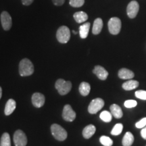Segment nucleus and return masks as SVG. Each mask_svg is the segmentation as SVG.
<instances>
[{"label": "nucleus", "instance_id": "obj_4", "mask_svg": "<svg viewBox=\"0 0 146 146\" xmlns=\"http://www.w3.org/2000/svg\"><path fill=\"white\" fill-rule=\"evenodd\" d=\"M56 38L60 43H68L70 38V31L68 27L66 26L59 27L56 33Z\"/></svg>", "mask_w": 146, "mask_h": 146}, {"label": "nucleus", "instance_id": "obj_16", "mask_svg": "<svg viewBox=\"0 0 146 146\" xmlns=\"http://www.w3.org/2000/svg\"><path fill=\"white\" fill-rule=\"evenodd\" d=\"M16 107V102L13 99H10L7 102L5 106V114L6 116H9L14 112Z\"/></svg>", "mask_w": 146, "mask_h": 146}, {"label": "nucleus", "instance_id": "obj_23", "mask_svg": "<svg viewBox=\"0 0 146 146\" xmlns=\"http://www.w3.org/2000/svg\"><path fill=\"white\" fill-rule=\"evenodd\" d=\"M0 146H11L10 137L8 133H4L1 136Z\"/></svg>", "mask_w": 146, "mask_h": 146}, {"label": "nucleus", "instance_id": "obj_2", "mask_svg": "<svg viewBox=\"0 0 146 146\" xmlns=\"http://www.w3.org/2000/svg\"><path fill=\"white\" fill-rule=\"evenodd\" d=\"M51 131L54 138L60 141H64L68 136L66 131L58 124H53L51 126Z\"/></svg>", "mask_w": 146, "mask_h": 146}, {"label": "nucleus", "instance_id": "obj_18", "mask_svg": "<svg viewBox=\"0 0 146 146\" xmlns=\"http://www.w3.org/2000/svg\"><path fill=\"white\" fill-rule=\"evenodd\" d=\"M91 24L89 23H85L79 27V35L81 39H86L88 36L89 29Z\"/></svg>", "mask_w": 146, "mask_h": 146}, {"label": "nucleus", "instance_id": "obj_21", "mask_svg": "<svg viewBox=\"0 0 146 146\" xmlns=\"http://www.w3.org/2000/svg\"><path fill=\"white\" fill-rule=\"evenodd\" d=\"M139 86V82L135 80H129L123 84V88L126 91H131L135 89Z\"/></svg>", "mask_w": 146, "mask_h": 146}, {"label": "nucleus", "instance_id": "obj_26", "mask_svg": "<svg viewBox=\"0 0 146 146\" xmlns=\"http://www.w3.org/2000/svg\"><path fill=\"white\" fill-rule=\"evenodd\" d=\"M100 141L104 146H112L113 141L109 137L103 135L100 138Z\"/></svg>", "mask_w": 146, "mask_h": 146}, {"label": "nucleus", "instance_id": "obj_29", "mask_svg": "<svg viewBox=\"0 0 146 146\" xmlns=\"http://www.w3.org/2000/svg\"><path fill=\"white\" fill-rule=\"evenodd\" d=\"M135 97L138 99L142 100H146V91L145 90H138L135 93Z\"/></svg>", "mask_w": 146, "mask_h": 146}, {"label": "nucleus", "instance_id": "obj_10", "mask_svg": "<svg viewBox=\"0 0 146 146\" xmlns=\"http://www.w3.org/2000/svg\"><path fill=\"white\" fill-rule=\"evenodd\" d=\"M62 117L64 120L68 122H72L76 118V112L69 104H66L64 107Z\"/></svg>", "mask_w": 146, "mask_h": 146}, {"label": "nucleus", "instance_id": "obj_35", "mask_svg": "<svg viewBox=\"0 0 146 146\" xmlns=\"http://www.w3.org/2000/svg\"><path fill=\"white\" fill-rule=\"evenodd\" d=\"M72 33H74V35H76V34H77V32H76V31H72Z\"/></svg>", "mask_w": 146, "mask_h": 146}, {"label": "nucleus", "instance_id": "obj_22", "mask_svg": "<svg viewBox=\"0 0 146 146\" xmlns=\"http://www.w3.org/2000/svg\"><path fill=\"white\" fill-rule=\"evenodd\" d=\"M79 92L83 96H88L91 91L90 85L87 82H82L79 85Z\"/></svg>", "mask_w": 146, "mask_h": 146}, {"label": "nucleus", "instance_id": "obj_33", "mask_svg": "<svg viewBox=\"0 0 146 146\" xmlns=\"http://www.w3.org/2000/svg\"><path fill=\"white\" fill-rule=\"evenodd\" d=\"M141 136L143 139L146 140V126L145 127H143L141 131Z\"/></svg>", "mask_w": 146, "mask_h": 146}, {"label": "nucleus", "instance_id": "obj_11", "mask_svg": "<svg viewBox=\"0 0 146 146\" xmlns=\"http://www.w3.org/2000/svg\"><path fill=\"white\" fill-rule=\"evenodd\" d=\"M45 96L40 93H35L32 96V103L35 107L41 108L44 105Z\"/></svg>", "mask_w": 146, "mask_h": 146}, {"label": "nucleus", "instance_id": "obj_14", "mask_svg": "<svg viewBox=\"0 0 146 146\" xmlns=\"http://www.w3.org/2000/svg\"><path fill=\"white\" fill-rule=\"evenodd\" d=\"M96 128L94 125H89L84 128L83 130V136L85 139L91 138L95 134Z\"/></svg>", "mask_w": 146, "mask_h": 146}, {"label": "nucleus", "instance_id": "obj_17", "mask_svg": "<svg viewBox=\"0 0 146 146\" xmlns=\"http://www.w3.org/2000/svg\"><path fill=\"white\" fill-rule=\"evenodd\" d=\"M102 28H103V21L102 18H98L94 21V25H93L92 33L94 35H98L101 33Z\"/></svg>", "mask_w": 146, "mask_h": 146}, {"label": "nucleus", "instance_id": "obj_15", "mask_svg": "<svg viewBox=\"0 0 146 146\" xmlns=\"http://www.w3.org/2000/svg\"><path fill=\"white\" fill-rule=\"evenodd\" d=\"M110 112L112 114V116L116 118H121L123 116V111H122L121 108L117 104H112L110 107Z\"/></svg>", "mask_w": 146, "mask_h": 146}, {"label": "nucleus", "instance_id": "obj_9", "mask_svg": "<svg viewBox=\"0 0 146 146\" xmlns=\"http://www.w3.org/2000/svg\"><path fill=\"white\" fill-rule=\"evenodd\" d=\"M139 5L136 1H132L129 3L127 8V15L130 18H135L137 15Z\"/></svg>", "mask_w": 146, "mask_h": 146}, {"label": "nucleus", "instance_id": "obj_27", "mask_svg": "<svg viewBox=\"0 0 146 146\" xmlns=\"http://www.w3.org/2000/svg\"><path fill=\"white\" fill-rule=\"evenodd\" d=\"M69 3L74 8H80L85 3V0H69Z\"/></svg>", "mask_w": 146, "mask_h": 146}, {"label": "nucleus", "instance_id": "obj_28", "mask_svg": "<svg viewBox=\"0 0 146 146\" xmlns=\"http://www.w3.org/2000/svg\"><path fill=\"white\" fill-rule=\"evenodd\" d=\"M137 102L135 100H129L125 102L124 103V106L127 108H133L137 106Z\"/></svg>", "mask_w": 146, "mask_h": 146}, {"label": "nucleus", "instance_id": "obj_25", "mask_svg": "<svg viewBox=\"0 0 146 146\" xmlns=\"http://www.w3.org/2000/svg\"><path fill=\"white\" fill-rule=\"evenodd\" d=\"M123 129V124L121 123H118L116 125H115V126L113 127L112 131H111V134L112 135L114 136H117L119 135L120 133H122Z\"/></svg>", "mask_w": 146, "mask_h": 146}, {"label": "nucleus", "instance_id": "obj_31", "mask_svg": "<svg viewBox=\"0 0 146 146\" xmlns=\"http://www.w3.org/2000/svg\"><path fill=\"white\" fill-rule=\"evenodd\" d=\"M52 2L56 6H61L65 2V0H52Z\"/></svg>", "mask_w": 146, "mask_h": 146}, {"label": "nucleus", "instance_id": "obj_7", "mask_svg": "<svg viewBox=\"0 0 146 146\" xmlns=\"http://www.w3.org/2000/svg\"><path fill=\"white\" fill-rule=\"evenodd\" d=\"M13 139L16 146H26L27 144V135L22 130H17L14 133Z\"/></svg>", "mask_w": 146, "mask_h": 146}, {"label": "nucleus", "instance_id": "obj_13", "mask_svg": "<svg viewBox=\"0 0 146 146\" xmlns=\"http://www.w3.org/2000/svg\"><path fill=\"white\" fill-rule=\"evenodd\" d=\"M118 77L121 79H128L130 80L135 76V74L133 73V71H131L129 69L123 68L120 69L118 72Z\"/></svg>", "mask_w": 146, "mask_h": 146}, {"label": "nucleus", "instance_id": "obj_3", "mask_svg": "<svg viewBox=\"0 0 146 146\" xmlns=\"http://www.w3.org/2000/svg\"><path fill=\"white\" fill-rule=\"evenodd\" d=\"M55 87L61 96H65L70 91L72 83L70 81H66L62 78H60L56 82Z\"/></svg>", "mask_w": 146, "mask_h": 146}, {"label": "nucleus", "instance_id": "obj_5", "mask_svg": "<svg viewBox=\"0 0 146 146\" xmlns=\"http://www.w3.org/2000/svg\"><path fill=\"white\" fill-rule=\"evenodd\" d=\"M108 26L109 32L112 35H116L119 33L120 30H121V21H120V18L117 17H112L108 21Z\"/></svg>", "mask_w": 146, "mask_h": 146}, {"label": "nucleus", "instance_id": "obj_34", "mask_svg": "<svg viewBox=\"0 0 146 146\" xmlns=\"http://www.w3.org/2000/svg\"><path fill=\"white\" fill-rule=\"evenodd\" d=\"M1 96H2V89H1V87H0V99H1Z\"/></svg>", "mask_w": 146, "mask_h": 146}, {"label": "nucleus", "instance_id": "obj_19", "mask_svg": "<svg viewBox=\"0 0 146 146\" xmlns=\"http://www.w3.org/2000/svg\"><path fill=\"white\" fill-rule=\"evenodd\" d=\"M73 17L77 23H83L84 22L87 21L88 19V15L83 11L75 12L73 15Z\"/></svg>", "mask_w": 146, "mask_h": 146}, {"label": "nucleus", "instance_id": "obj_30", "mask_svg": "<svg viewBox=\"0 0 146 146\" xmlns=\"http://www.w3.org/2000/svg\"><path fill=\"white\" fill-rule=\"evenodd\" d=\"M146 126V117L143 118L141 119L139 121H138L137 123H135V127L137 129H143V127H145Z\"/></svg>", "mask_w": 146, "mask_h": 146}, {"label": "nucleus", "instance_id": "obj_24", "mask_svg": "<svg viewBox=\"0 0 146 146\" xmlns=\"http://www.w3.org/2000/svg\"><path fill=\"white\" fill-rule=\"evenodd\" d=\"M100 117L105 123H110L112 119V114L108 111H103L100 115Z\"/></svg>", "mask_w": 146, "mask_h": 146}, {"label": "nucleus", "instance_id": "obj_6", "mask_svg": "<svg viewBox=\"0 0 146 146\" xmlns=\"http://www.w3.org/2000/svg\"><path fill=\"white\" fill-rule=\"evenodd\" d=\"M104 106V101L102 98H96L93 100L88 106V112L91 114H95L99 112Z\"/></svg>", "mask_w": 146, "mask_h": 146}, {"label": "nucleus", "instance_id": "obj_12", "mask_svg": "<svg viewBox=\"0 0 146 146\" xmlns=\"http://www.w3.org/2000/svg\"><path fill=\"white\" fill-rule=\"evenodd\" d=\"M93 72H94L100 80H102V81H104V80L106 79L109 74L108 72L103 66H101L99 65L96 66L94 67V70H93Z\"/></svg>", "mask_w": 146, "mask_h": 146}, {"label": "nucleus", "instance_id": "obj_1", "mask_svg": "<svg viewBox=\"0 0 146 146\" xmlns=\"http://www.w3.org/2000/svg\"><path fill=\"white\" fill-rule=\"evenodd\" d=\"M34 72V66L32 62L27 58H24L19 64V73L22 76H31Z\"/></svg>", "mask_w": 146, "mask_h": 146}, {"label": "nucleus", "instance_id": "obj_8", "mask_svg": "<svg viewBox=\"0 0 146 146\" xmlns=\"http://www.w3.org/2000/svg\"><path fill=\"white\" fill-rule=\"evenodd\" d=\"M1 23L3 30L9 31L12 26V17L6 11H3L1 14Z\"/></svg>", "mask_w": 146, "mask_h": 146}, {"label": "nucleus", "instance_id": "obj_32", "mask_svg": "<svg viewBox=\"0 0 146 146\" xmlns=\"http://www.w3.org/2000/svg\"><path fill=\"white\" fill-rule=\"evenodd\" d=\"M21 1L24 5H27V6H28V5H30L33 2L34 0H21Z\"/></svg>", "mask_w": 146, "mask_h": 146}, {"label": "nucleus", "instance_id": "obj_20", "mask_svg": "<svg viewBox=\"0 0 146 146\" xmlns=\"http://www.w3.org/2000/svg\"><path fill=\"white\" fill-rule=\"evenodd\" d=\"M134 142V136L131 132H127L124 135L123 138V146H131Z\"/></svg>", "mask_w": 146, "mask_h": 146}]
</instances>
